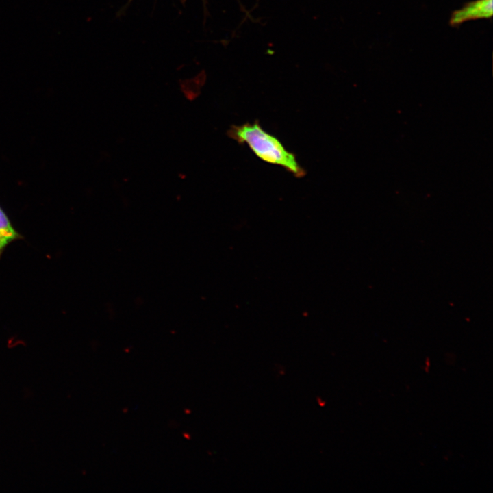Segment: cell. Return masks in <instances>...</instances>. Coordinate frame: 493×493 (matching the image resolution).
Instances as JSON below:
<instances>
[{
	"label": "cell",
	"mask_w": 493,
	"mask_h": 493,
	"mask_svg": "<svg viewBox=\"0 0 493 493\" xmlns=\"http://www.w3.org/2000/svg\"><path fill=\"white\" fill-rule=\"evenodd\" d=\"M228 135L237 142L247 144L262 160L280 166L296 177L305 175V170L299 165L294 154L288 151L275 136L262 129L258 121L233 125Z\"/></svg>",
	"instance_id": "6da1fadb"
},
{
	"label": "cell",
	"mask_w": 493,
	"mask_h": 493,
	"mask_svg": "<svg viewBox=\"0 0 493 493\" xmlns=\"http://www.w3.org/2000/svg\"><path fill=\"white\" fill-rule=\"evenodd\" d=\"M493 14V0H475L455 10L449 20L450 25L458 27L470 20L490 18Z\"/></svg>",
	"instance_id": "7a4b0ae2"
},
{
	"label": "cell",
	"mask_w": 493,
	"mask_h": 493,
	"mask_svg": "<svg viewBox=\"0 0 493 493\" xmlns=\"http://www.w3.org/2000/svg\"><path fill=\"white\" fill-rule=\"evenodd\" d=\"M21 239H23V235L14 227L7 213L0 205V258L10 244Z\"/></svg>",
	"instance_id": "3957f363"
}]
</instances>
